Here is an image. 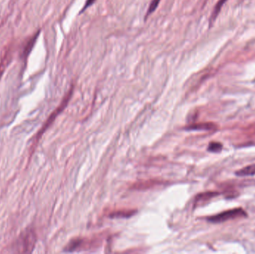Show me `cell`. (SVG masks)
<instances>
[{
  "label": "cell",
  "instance_id": "cell-2",
  "mask_svg": "<svg viewBox=\"0 0 255 254\" xmlns=\"http://www.w3.org/2000/svg\"><path fill=\"white\" fill-rule=\"evenodd\" d=\"M247 216L246 212L243 209L237 208L233 210H228L224 213L208 218V221L213 223H221V222H227L232 219H238V218L244 217Z\"/></svg>",
  "mask_w": 255,
  "mask_h": 254
},
{
  "label": "cell",
  "instance_id": "cell-12",
  "mask_svg": "<svg viewBox=\"0 0 255 254\" xmlns=\"http://www.w3.org/2000/svg\"><path fill=\"white\" fill-rule=\"evenodd\" d=\"M222 145L218 143H212L210 144L208 150L213 152H219L221 151Z\"/></svg>",
  "mask_w": 255,
  "mask_h": 254
},
{
  "label": "cell",
  "instance_id": "cell-11",
  "mask_svg": "<svg viewBox=\"0 0 255 254\" xmlns=\"http://www.w3.org/2000/svg\"><path fill=\"white\" fill-rule=\"evenodd\" d=\"M226 1V0H220L218 4H217V6H216L215 10H214V13H213L212 18H211L212 20H214L215 18L217 17V15L219 14V12H220V9H221L222 6H223V3H224Z\"/></svg>",
  "mask_w": 255,
  "mask_h": 254
},
{
  "label": "cell",
  "instance_id": "cell-3",
  "mask_svg": "<svg viewBox=\"0 0 255 254\" xmlns=\"http://www.w3.org/2000/svg\"><path fill=\"white\" fill-rule=\"evenodd\" d=\"M72 93H73V88L70 89V92H69V93L66 95L65 98H64V100H63L61 105H60L59 107L57 108V110H55V111L52 113V114L49 116V119H48L47 122H46V124H45L44 126L42 128V129L40 130V132L37 134V137H40V136H41V134H43L45 131H46V128H47L48 127H49V125L52 124V122L55 120L56 116H58V115L59 114V113H61V112L62 111L64 108H65L66 105H67V103H68L69 100H70V98H71Z\"/></svg>",
  "mask_w": 255,
  "mask_h": 254
},
{
  "label": "cell",
  "instance_id": "cell-6",
  "mask_svg": "<svg viewBox=\"0 0 255 254\" xmlns=\"http://www.w3.org/2000/svg\"><path fill=\"white\" fill-rule=\"evenodd\" d=\"M237 175L238 176H252L255 174V164L254 165L249 166V167H245L242 169L238 171L236 173Z\"/></svg>",
  "mask_w": 255,
  "mask_h": 254
},
{
  "label": "cell",
  "instance_id": "cell-8",
  "mask_svg": "<svg viewBox=\"0 0 255 254\" xmlns=\"http://www.w3.org/2000/svg\"><path fill=\"white\" fill-rule=\"evenodd\" d=\"M134 214L133 210H121V211L114 212L112 217L128 218Z\"/></svg>",
  "mask_w": 255,
  "mask_h": 254
},
{
  "label": "cell",
  "instance_id": "cell-13",
  "mask_svg": "<svg viewBox=\"0 0 255 254\" xmlns=\"http://www.w3.org/2000/svg\"><path fill=\"white\" fill-rule=\"evenodd\" d=\"M96 0H87L86 3H85V6H84L83 9H82V13L84 10H86L88 7H89L91 4H94Z\"/></svg>",
  "mask_w": 255,
  "mask_h": 254
},
{
  "label": "cell",
  "instance_id": "cell-9",
  "mask_svg": "<svg viewBox=\"0 0 255 254\" xmlns=\"http://www.w3.org/2000/svg\"><path fill=\"white\" fill-rule=\"evenodd\" d=\"M37 37V35L34 36V37H32V38L28 42L26 46H25V49H24L23 52H22V55H23V56H27V55L30 53L31 49H32L33 46H34V43H35Z\"/></svg>",
  "mask_w": 255,
  "mask_h": 254
},
{
  "label": "cell",
  "instance_id": "cell-5",
  "mask_svg": "<svg viewBox=\"0 0 255 254\" xmlns=\"http://www.w3.org/2000/svg\"><path fill=\"white\" fill-rule=\"evenodd\" d=\"M215 128V125L212 123H200L197 124V125H190V126L187 127V130H213Z\"/></svg>",
  "mask_w": 255,
  "mask_h": 254
},
{
  "label": "cell",
  "instance_id": "cell-1",
  "mask_svg": "<svg viewBox=\"0 0 255 254\" xmlns=\"http://www.w3.org/2000/svg\"><path fill=\"white\" fill-rule=\"evenodd\" d=\"M35 243L36 235L34 231L27 230L22 232L7 249H9L10 253H31Z\"/></svg>",
  "mask_w": 255,
  "mask_h": 254
},
{
  "label": "cell",
  "instance_id": "cell-7",
  "mask_svg": "<svg viewBox=\"0 0 255 254\" xmlns=\"http://www.w3.org/2000/svg\"><path fill=\"white\" fill-rule=\"evenodd\" d=\"M218 194L217 192H205V193L200 194L196 197V201L198 203L205 202V201H208L214 197L217 196Z\"/></svg>",
  "mask_w": 255,
  "mask_h": 254
},
{
  "label": "cell",
  "instance_id": "cell-10",
  "mask_svg": "<svg viewBox=\"0 0 255 254\" xmlns=\"http://www.w3.org/2000/svg\"><path fill=\"white\" fill-rule=\"evenodd\" d=\"M160 0H152L151 1V4H149V7H148V11H147L146 17L156 10L157 6L160 4Z\"/></svg>",
  "mask_w": 255,
  "mask_h": 254
},
{
  "label": "cell",
  "instance_id": "cell-4",
  "mask_svg": "<svg viewBox=\"0 0 255 254\" xmlns=\"http://www.w3.org/2000/svg\"><path fill=\"white\" fill-rule=\"evenodd\" d=\"M11 55L10 49H8V50L6 51L5 53L1 58V61H0V80H1V76H2L6 67L10 63V59H11Z\"/></svg>",
  "mask_w": 255,
  "mask_h": 254
}]
</instances>
